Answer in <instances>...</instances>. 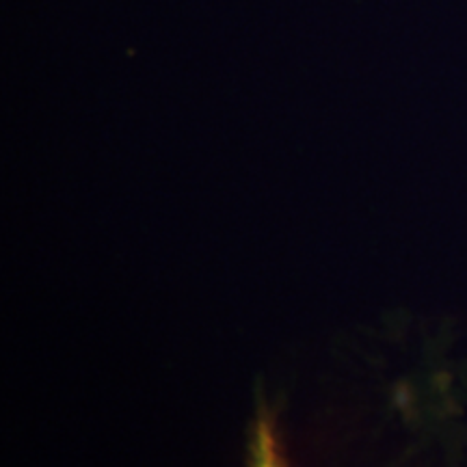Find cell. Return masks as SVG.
I'll return each mask as SVG.
<instances>
[{"label": "cell", "instance_id": "obj_1", "mask_svg": "<svg viewBox=\"0 0 467 467\" xmlns=\"http://www.w3.org/2000/svg\"><path fill=\"white\" fill-rule=\"evenodd\" d=\"M249 467H290L279 446L273 422H268L266 418H260L251 431Z\"/></svg>", "mask_w": 467, "mask_h": 467}]
</instances>
